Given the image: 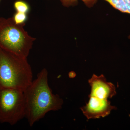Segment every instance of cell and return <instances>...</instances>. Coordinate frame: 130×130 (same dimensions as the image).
<instances>
[{
  "label": "cell",
  "mask_w": 130,
  "mask_h": 130,
  "mask_svg": "<svg viewBox=\"0 0 130 130\" xmlns=\"http://www.w3.org/2000/svg\"><path fill=\"white\" fill-rule=\"evenodd\" d=\"M12 18L14 22L17 24H25V22L28 19V16L26 13L16 12Z\"/></svg>",
  "instance_id": "9"
},
{
  "label": "cell",
  "mask_w": 130,
  "mask_h": 130,
  "mask_svg": "<svg viewBox=\"0 0 130 130\" xmlns=\"http://www.w3.org/2000/svg\"><path fill=\"white\" fill-rule=\"evenodd\" d=\"M1 0H0V2H1Z\"/></svg>",
  "instance_id": "11"
},
{
  "label": "cell",
  "mask_w": 130,
  "mask_h": 130,
  "mask_svg": "<svg viewBox=\"0 0 130 130\" xmlns=\"http://www.w3.org/2000/svg\"><path fill=\"white\" fill-rule=\"evenodd\" d=\"M14 7L16 12L27 13L29 11L30 8L29 6L25 2L19 0L14 3Z\"/></svg>",
  "instance_id": "8"
},
{
  "label": "cell",
  "mask_w": 130,
  "mask_h": 130,
  "mask_svg": "<svg viewBox=\"0 0 130 130\" xmlns=\"http://www.w3.org/2000/svg\"><path fill=\"white\" fill-rule=\"evenodd\" d=\"M23 91L25 118L31 127L49 112L61 109L64 103L50 87L48 72L46 68L38 73L36 79Z\"/></svg>",
  "instance_id": "1"
},
{
  "label": "cell",
  "mask_w": 130,
  "mask_h": 130,
  "mask_svg": "<svg viewBox=\"0 0 130 130\" xmlns=\"http://www.w3.org/2000/svg\"><path fill=\"white\" fill-rule=\"evenodd\" d=\"M125 9V13L130 14V0H121ZM130 38V35L129 36Z\"/></svg>",
  "instance_id": "10"
},
{
  "label": "cell",
  "mask_w": 130,
  "mask_h": 130,
  "mask_svg": "<svg viewBox=\"0 0 130 130\" xmlns=\"http://www.w3.org/2000/svg\"><path fill=\"white\" fill-rule=\"evenodd\" d=\"M88 83L91 87L89 97L108 99L112 98L116 94L115 86L112 83L107 82L105 76L103 74L100 76L93 74L89 79Z\"/></svg>",
  "instance_id": "6"
},
{
  "label": "cell",
  "mask_w": 130,
  "mask_h": 130,
  "mask_svg": "<svg viewBox=\"0 0 130 130\" xmlns=\"http://www.w3.org/2000/svg\"><path fill=\"white\" fill-rule=\"evenodd\" d=\"M84 3L86 6L89 8L93 7L97 2V0H80ZM62 5L66 7L75 6L78 3V0H60Z\"/></svg>",
  "instance_id": "7"
},
{
  "label": "cell",
  "mask_w": 130,
  "mask_h": 130,
  "mask_svg": "<svg viewBox=\"0 0 130 130\" xmlns=\"http://www.w3.org/2000/svg\"><path fill=\"white\" fill-rule=\"evenodd\" d=\"M25 118L24 91L0 89V123L13 125Z\"/></svg>",
  "instance_id": "4"
},
{
  "label": "cell",
  "mask_w": 130,
  "mask_h": 130,
  "mask_svg": "<svg viewBox=\"0 0 130 130\" xmlns=\"http://www.w3.org/2000/svg\"><path fill=\"white\" fill-rule=\"evenodd\" d=\"M32 68L27 58L0 48V89L24 91L32 83Z\"/></svg>",
  "instance_id": "2"
},
{
  "label": "cell",
  "mask_w": 130,
  "mask_h": 130,
  "mask_svg": "<svg viewBox=\"0 0 130 130\" xmlns=\"http://www.w3.org/2000/svg\"><path fill=\"white\" fill-rule=\"evenodd\" d=\"M25 25L17 24L12 17L0 18V48L27 58L36 38L25 30Z\"/></svg>",
  "instance_id": "3"
},
{
  "label": "cell",
  "mask_w": 130,
  "mask_h": 130,
  "mask_svg": "<svg viewBox=\"0 0 130 130\" xmlns=\"http://www.w3.org/2000/svg\"><path fill=\"white\" fill-rule=\"evenodd\" d=\"M89 98L88 102L81 108L88 120L104 118L109 115L112 110L117 109L116 107L111 105L108 99Z\"/></svg>",
  "instance_id": "5"
}]
</instances>
